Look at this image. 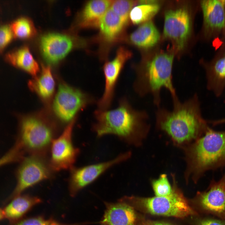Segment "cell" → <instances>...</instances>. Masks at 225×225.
Returning <instances> with one entry per match:
<instances>
[{
	"mask_svg": "<svg viewBox=\"0 0 225 225\" xmlns=\"http://www.w3.org/2000/svg\"><path fill=\"white\" fill-rule=\"evenodd\" d=\"M173 107L169 110L160 106L155 112L156 125L176 145L184 149L205 132L209 127L202 115L197 94L183 102L172 98Z\"/></svg>",
	"mask_w": 225,
	"mask_h": 225,
	"instance_id": "obj_1",
	"label": "cell"
},
{
	"mask_svg": "<svg viewBox=\"0 0 225 225\" xmlns=\"http://www.w3.org/2000/svg\"><path fill=\"white\" fill-rule=\"evenodd\" d=\"M94 116L96 121L92 128L98 138L113 135L132 146L142 144L150 128L147 112L134 109L125 97L119 100L115 108L98 109Z\"/></svg>",
	"mask_w": 225,
	"mask_h": 225,
	"instance_id": "obj_2",
	"label": "cell"
},
{
	"mask_svg": "<svg viewBox=\"0 0 225 225\" xmlns=\"http://www.w3.org/2000/svg\"><path fill=\"white\" fill-rule=\"evenodd\" d=\"M187 167L185 177L197 181L207 171L225 165V131L208 127L204 134L184 149Z\"/></svg>",
	"mask_w": 225,
	"mask_h": 225,
	"instance_id": "obj_3",
	"label": "cell"
},
{
	"mask_svg": "<svg viewBox=\"0 0 225 225\" xmlns=\"http://www.w3.org/2000/svg\"><path fill=\"white\" fill-rule=\"evenodd\" d=\"M173 58L172 54H159L136 69L134 90L141 97L152 95L153 103L157 107L161 103L162 89H167L172 98L177 96L172 81Z\"/></svg>",
	"mask_w": 225,
	"mask_h": 225,
	"instance_id": "obj_4",
	"label": "cell"
},
{
	"mask_svg": "<svg viewBox=\"0 0 225 225\" xmlns=\"http://www.w3.org/2000/svg\"><path fill=\"white\" fill-rule=\"evenodd\" d=\"M172 176L174 184L172 192L168 196L148 198L127 196L119 201L128 204L135 210L154 215L182 218L193 215L194 213L193 210L175 185L174 175Z\"/></svg>",
	"mask_w": 225,
	"mask_h": 225,
	"instance_id": "obj_5",
	"label": "cell"
},
{
	"mask_svg": "<svg viewBox=\"0 0 225 225\" xmlns=\"http://www.w3.org/2000/svg\"><path fill=\"white\" fill-rule=\"evenodd\" d=\"M57 135L56 128L51 123L30 116L22 121L16 140L26 155L48 157L51 143Z\"/></svg>",
	"mask_w": 225,
	"mask_h": 225,
	"instance_id": "obj_6",
	"label": "cell"
},
{
	"mask_svg": "<svg viewBox=\"0 0 225 225\" xmlns=\"http://www.w3.org/2000/svg\"><path fill=\"white\" fill-rule=\"evenodd\" d=\"M55 172L50 165L48 157L26 155L19 162L16 173V186L9 200L42 181L52 179Z\"/></svg>",
	"mask_w": 225,
	"mask_h": 225,
	"instance_id": "obj_7",
	"label": "cell"
},
{
	"mask_svg": "<svg viewBox=\"0 0 225 225\" xmlns=\"http://www.w3.org/2000/svg\"><path fill=\"white\" fill-rule=\"evenodd\" d=\"M97 101L92 95L61 83L53 101V109L60 120L71 122L81 110Z\"/></svg>",
	"mask_w": 225,
	"mask_h": 225,
	"instance_id": "obj_8",
	"label": "cell"
},
{
	"mask_svg": "<svg viewBox=\"0 0 225 225\" xmlns=\"http://www.w3.org/2000/svg\"><path fill=\"white\" fill-rule=\"evenodd\" d=\"M75 120L70 122L51 143L48 158L51 167L56 172L70 169L74 166L79 154L80 150L74 145L72 140Z\"/></svg>",
	"mask_w": 225,
	"mask_h": 225,
	"instance_id": "obj_9",
	"label": "cell"
},
{
	"mask_svg": "<svg viewBox=\"0 0 225 225\" xmlns=\"http://www.w3.org/2000/svg\"><path fill=\"white\" fill-rule=\"evenodd\" d=\"M131 155V152L128 151L108 161L81 167L74 166L69 170L68 188L70 195L75 196L80 190L94 182L108 169L128 160Z\"/></svg>",
	"mask_w": 225,
	"mask_h": 225,
	"instance_id": "obj_10",
	"label": "cell"
},
{
	"mask_svg": "<svg viewBox=\"0 0 225 225\" xmlns=\"http://www.w3.org/2000/svg\"><path fill=\"white\" fill-rule=\"evenodd\" d=\"M132 55L129 50L121 47L117 51L114 58L104 64L102 70L105 78L104 89L102 96L97 102L98 109L102 110L109 109L121 73L125 63Z\"/></svg>",
	"mask_w": 225,
	"mask_h": 225,
	"instance_id": "obj_11",
	"label": "cell"
},
{
	"mask_svg": "<svg viewBox=\"0 0 225 225\" xmlns=\"http://www.w3.org/2000/svg\"><path fill=\"white\" fill-rule=\"evenodd\" d=\"M191 18L184 8L170 9L165 13L164 35L172 41L178 50L184 47L191 30Z\"/></svg>",
	"mask_w": 225,
	"mask_h": 225,
	"instance_id": "obj_12",
	"label": "cell"
},
{
	"mask_svg": "<svg viewBox=\"0 0 225 225\" xmlns=\"http://www.w3.org/2000/svg\"><path fill=\"white\" fill-rule=\"evenodd\" d=\"M73 40L70 37L57 33H50L43 36L40 47L45 60L55 64L62 59L72 49Z\"/></svg>",
	"mask_w": 225,
	"mask_h": 225,
	"instance_id": "obj_13",
	"label": "cell"
},
{
	"mask_svg": "<svg viewBox=\"0 0 225 225\" xmlns=\"http://www.w3.org/2000/svg\"><path fill=\"white\" fill-rule=\"evenodd\" d=\"M200 3L207 31L213 35L224 30L225 0H204Z\"/></svg>",
	"mask_w": 225,
	"mask_h": 225,
	"instance_id": "obj_14",
	"label": "cell"
},
{
	"mask_svg": "<svg viewBox=\"0 0 225 225\" xmlns=\"http://www.w3.org/2000/svg\"><path fill=\"white\" fill-rule=\"evenodd\" d=\"M102 225H136L139 219L135 210L125 202L106 203Z\"/></svg>",
	"mask_w": 225,
	"mask_h": 225,
	"instance_id": "obj_15",
	"label": "cell"
},
{
	"mask_svg": "<svg viewBox=\"0 0 225 225\" xmlns=\"http://www.w3.org/2000/svg\"><path fill=\"white\" fill-rule=\"evenodd\" d=\"M200 202L205 209L213 212H225V173L218 182H212L209 189L200 194Z\"/></svg>",
	"mask_w": 225,
	"mask_h": 225,
	"instance_id": "obj_16",
	"label": "cell"
},
{
	"mask_svg": "<svg viewBox=\"0 0 225 225\" xmlns=\"http://www.w3.org/2000/svg\"><path fill=\"white\" fill-rule=\"evenodd\" d=\"M10 200L3 210L5 218L12 223L22 219L33 207L42 202L40 198L37 197L22 194Z\"/></svg>",
	"mask_w": 225,
	"mask_h": 225,
	"instance_id": "obj_17",
	"label": "cell"
},
{
	"mask_svg": "<svg viewBox=\"0 0 225 225\" xmlns=\"http://www.w3.org/2000/svg\"><path fill=\"white\" fill-rule=\"evenodd\" d=\"M113 0H94L88 2L82 10L79 25L82 28H98L102 17L110 8Z\"/></svg>",
	"mask_w": 225,
	"mask_h": 225,
	"instance_id": "obj_18",
	"label": "cell"
},
{
	"mask_svg": "<svg viewBox=\"0 0 225 225\" xmlns=\"http://www.w3.org/2000/svg\"><path fill=\"white\" fill-rule=\"evenodd\" d=\"M205 67L207 88L220 97L225 88V53Z\"/></svg>",
	"mask_w": 225,
	"mask_h": 225,
	"instance_id": "obj_19",
	"label": "cell"
},
{
	"mask_svg": "<svg viewBox=\"0 0 225 225\" xmlns=\"http://www.w3.org/2000/svg\"><path fill=\"white\" fill-rule=\"evenodd\" d=\"M4 60L10 64L36 76L39 68L28 48L26 46L14 48L6 53Z\"/></svg>",
	"mask_w": 225,
	"mask_h": 225,
	"instance_id": "obj_20",
	"label": "cell"
},
{
	"mask_svg": "<svg viewBox=\"0 0 225 225\" xmlns=\"http://www.w3.org/2000/svg\"><path fill=\"white\" fill-rule=\"evenodd\" d=\"M160 35L151 21L142 24L130 36L129 40L137 47L148 48L155 45L158 42Z\"/></svg>",
	"mask_w": 225,
	"mask_h": 225,
	"instance_id": "obj_21",
	"label": "cell"
},
{
	"mask_svg": "<svg viewBox=\"0 0 225 225\" xmlns=\"http://www.w3.org/2000/svg\"><path fill=\"white\" fill-rule=\"evenodd\" d=\"M125 25L119 17L110 7L100 22V34L108 41L116 40L122 32Z\"/></svg>",
	"mask_w": 225,
	"mask_h": 225,
	"instance_id": "obj_22",
	"label": "cell"
},
{
	"mask_svg": "<svg viewBox=\"0 0 225 225\" xmlns=\"http://www.w3.org/2000/svg\"><path fill=\"white\" fill-rule=\"evenodd\" d=\"M28 86L42 99L47 100L51 98L54 91L55 82L50 67H43L40 75L30 80Z\"/></svg>",
	"mask_w": 225,
	"mask_h": 225,
	"instance_id": "obj_23",
	"label": "cell"
},
{
	"mask_svg": "<svg viewBox=\"0 0 225 225\" xmlns=\"http://www.w3.org/2000/svg\"><path fill=\"white\" fill-rule=\"evenodd\" d=\"M159 9L160 6L157 3L141 4L132 8L129 18L133 24H142L150 21L158 13Z\"/></svg>",
	"mask_w": 225,
	"mask_h": 225,
	"instance_id": "obj_24",
	"label": "cell"
},
{
	"mask_svg": "<svg viewBox=\"0 0 225 225\" xmlns=\"http://www.w3.org/2000/svg\"><path fill=\"white\" fill-rule=\"evenodd\" d=\"M9 23L15 38L26 39L32 37L36 33L32 22L27 17H18Z\"/></svg>",
	"mask_w": 225,
	"mask_h": 225,
	"instance_id": "obj_25",
	"label": "cell"
},
{
	"mask_svg": "<svg viewBox=\"0 0 225 225\" xmlns=\"http://www.w3.org/2000/svg\"><path fill=\"white\" fill-rule=\"evenodd\" d=\"M137 3L138 1L135 0H113L110 8L119 17L125 25L131 10Z\"/></svg>",
	"mask_w": 225,
	"mask_h": 225,
	"instance_id": "obj_26",
	"label": "cell"
},
{
	"mask_svg": "<svg viewBox=\"0 0 225 225\" xmlns=\"http://www.w3.org/2000/svg\"><path fill=\"white\" fill-rule=\"evenodd\" d=\"M12 225H80L79 223H67L59 222L52 218L42 216L22 218L12 223Z\"/></svg>",
	"mask_w": 225,
	"mask_h": 225,
	"instance_id": "obj_27",
	"label": "cell"
},
{
	"mask_svg": "<svg viewBox=\"0 0 225 225\" xmlns=\"http://www.w3.org/2000/svg\"><path fill=\"white\" fill-rule=\"evenodd\" d=\"M152 185L155 196H168L172 193L173 190V187L171 186L165 174H162L158 178L152 180Z\"/></svg>",
	"mask_w": 225,
	"mask_h": 225,
	"instance_id": "obj_28",
	"label": "cell"
},
{
	"mask_svg": "<svg viewBox=\"0 0 225 225\" xmlns=\"http://www.w3.org/2000/svg\"><path fill=\"white\" fill-rule=\"evenodd\" d=\"M15 38L10 23L1 22L0 23V55Z\"/></svg>",
	"mask_w": 225,
	"mask_h": 225,
	"instance_id": "obj_29",
	"label": "cell"
},
{
	"mask_svg": "<svg viewBox=\"0 0 225 225\" xmlns=\"http://www.w3.org/2000/svg\"><path fill=\"white\" fill-rule=\"evenodd\" d=\"M136 225H173L168 223L149 220H140Z\"/></svg>",
	"mask_w": 225,
	"mask_h": 225,
	"instance_id": "obj_30",
	"label": "cell"
},
{
	"mask_svg": "<svg viewBox=\"0 0 225 225\" xmlns=\"http://www.w3.org/2000/svg\"><path fill=\"white\" fill-rule=\"evenodd\" d=\"M199 225H225V223L218 220L207 219L201 221Z\"/></svg>",
	"mask_w": 225,
	"mask_h": 225,
	"instance_id": "obj_31",
	"label": "cell"
},
{
	"mask_svg": "<svg viewBox=\"0 0 225 225\" xmlns=\"http://www.w3.org/2000/svg\"><path fill=\"white\" fill-rule=\"evenodd\" d=\"M208 122L210 123L213 125H216L221 124H225V118L214 120L208 121Z\"/></svg>",
	"mask_w": 225,
	"mask_h": 225,
	"instance_id": "obj_32",
	"label": "cell"
},
{
	"mask_svg": "<svg viewBox=\"0 0 225 225\" xmlns=\"http://www.w3.org/2000/svg\"><path fill=\"white\" fill-rule=\"evenodd\" d=\"M5 218L3 209L0 208V221Z\"/></svg>",
	"mask_w": 225,
	"mask_h": 225,
	"instance_id": "obj_33",
	"label": "cell"
}]
</instances>
